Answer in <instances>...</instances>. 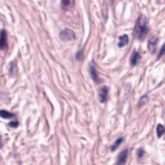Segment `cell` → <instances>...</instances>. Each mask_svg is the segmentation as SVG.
Segmentation results:
<instances>
[{
	"label": "cell",
	"instance_id": "cell-17",
	"mask_svg": "<svg viewBox=\"0 0 165 165\" xmlns=\"http://www.w3.org/2000/svg\"><path fill=\"white\" fill-rule=\"evenodd\" d=\"M9 126L12 128H17L19 126V123L18 121H12L9 123Z\"/></svg>",
	"mask_w": 165,
	"mask_h": 165
},
{
	"label": "cell",
	"instance_id": "cell-5",
	"mask_svg": "<svg viewBox=\"0 0 165 165\" xmlns=\"http://www.w3.org/2000/svg\"><path fill=\"white\" fill-rule=\"evenodd\" d=\"M158 42V37L156 36L151 37L148 41V49L151 54H154L156 50V46Z\"/></svg>",
	"mask_w": 165,
	"mask_h": 165
},
{
	"label": "cell",
	"instance_id": "cell-12",
	"mask_svg": "<svg viewBox=\"0 0 165 165\" xmlns=\"http://www.w3.org/2000/svg\"><path fill=\"white\" fill-rule=\"evenodd\" d=\"M123 137H120L118 138L117 139L114 143V144L112 145L111 147V150L112 151H114L117 149V148L120 146V145L123 143Z\"/></svg>",
	"mask_w": 165,
	"mask_h": 165
},
{
	"label": "cell",
	"instance_id": "cell-14",
	"mask_svg": "<svg viewBox=\"0 0 165 165\" xmlns=\"http://www.w3.org/2000/svg\"><path fill=\"white\" fill-rule=\"evenodd\" d=\"M148 101V96H143L139 101L138 102V107H143L144 106V105L146 104L147 102Z\"/></svg>",
	"mask_w": 165,
	"mask_h": 165
},
{
	"label": "cell",
	"instance_id": "cell-8",
	"mask_svg": "<svg viewBox=\"0 0 165 165\" xmlns=\"http://www.w3.org/2000/svg\"><path fill=\"white\" fill-rule=\"evenodd\" d=\"M90 74L92 78V80H93L96 83L100 82V79L99 77L97 72L94 66H91L90 67Z\"/></svg>",
	"mask_w": 165,
	"mask_h": 165
},
{
	"label": "cell",
	"instance_id": "cell-11",
	"mask_svg": "<svg viewBox=\"0 0 165 165\" xmlns=\"http://www.w3.org/2000/svg\"><path fill=\"white\" fill-rule=\"evenodd\" d=\"M1 117L3 119H6V120H9V119H11L12 117H14V114L10 113V112L6 111L4 110H2L1 111Z\"/></svg>",
	"mask_w": 165,
	"mask_h": 165
},
{
	"label": "cell",
	"instance_id": "cell-10",
	"mask_svg": "<svg viewBox=\"0 0 165 165\" xmlns=\"http://www.w3.org/2000/svg\"><path fill=\"white\" fill-rule=\"evenodd\" d=\"M140 59V54L137 51H134L130 58V63L132 66H136Z\"/></svg>",
	"mask_w": 165,
	"mask_h": 165
},
{
	"label": "cell",
	"instance_id": "cell-3",
	"mask_svg": "<svg viewBox=\"0 0 165 165\" xmlns=\"http://www.w3.org/2000/svg\"><path fill=\"white\" fill-rule=\"evenodd\" d=\"M128 155V149H126V150L121 151V152L118 155L116 164L117 165H124L127 161Z\"/></svg>",
	"mask_w": 165,
	"mask_h": 165
},
{
	"label": "cell",
	"instance_id": "cell-16",
	"mask_svg": "<svg viewBox=\"0 0 165 165\" xmlns=\"http://www.w3.org/2000/svg\"><path fill=\"white\" fill-rule=\"evenodd\" d=\"M144 154V151L143 150V148H139V149L138 150V151H137V155H138L139 158H141L143 156Z\"/></svg>",
	"mask_w": 165,
	"mask_h": 165
},
{
	"label": "cell",
	"instance_id": "cell-18",
	"mask_svg": "<svg viewBox=\"0 0 165 165\" xmlns=\"http://www.w3.org/2000/svg\"><path fill=\"white\" fill-rule=\"evenodd\" d=\"M82 52L81 51H80L79 52H77V55H76V58L78 59V60H80V59L82 58Z\"/></svg>",
	"mask_w": 165,
	"mask_h": 165
},
{
	"label": "cell",
	"instance_id": "cell-1",
	"mask_svg": "<svg viewBox=\"0 0 165 165\" xmlns=\"http://www.w3.org/2000/svg\"><path fill=\"white\" fill-rule=\"evenodd\" d=\"M148 32L147 18L144 15L138 18L134 29V37L139 40H143L147 36Z\"/></svg>",
	"mask_w": 165,
	"mask_h": 165
},
{
	"label": "cell",
	"instance_id": "cell-15",
	"mask_svg": "<svg viewBox=\"0 0 165 165\" xmlns=\"http://www.w3.org/2000/svg\"><path fill=\"white\" fill-rule=\"evenodd\" d=\"M165 54V43L163 45V47H161L160 52L159 54H158V56L157 57V60H159V59L164 55Z\"/></svg>",
	"mask_w": 165,
	"mask_h": 165
},
{
	"label": "cell",
	"instance_id": "cell-13",
	"mask_svg": "<svg viewBox=\"0 0 165 165\" xmlns=\"http://www.w3.org/2000/svg\"><path fill=\"white\" fill-rule=\"evenodd\" d=\"M164 133H165L164 127L161 124H158L157 127V134L158 137H161Z\"/></svg>",
	"mask_w": 165,
	"mask_h": 165
},
{
	"label": "cell",
	"instance_id": "cell-9",
	"mask_svg": "<svg viewBox=\"0 0 165 165\" xmlns=\"http://www.w3.org/2000/svg\"><path fill=\"white\" fill-rule=\"evenodd\" d=\"M119 39H120V42L118 43V47L120 48H123L125 46L127 45L129 41V39L127 35H123L120 36L119 37Z\"/></svg>",
	"mask_w": 165,
	"mask_h": 165
},
{
	"label": "cell",
	"instance_id": "cell-4",
	"mask_svg": "<svg viewBox=\"0 0 165 165\" xmlns=\"http://www.w3.org/2000/svg\"><path fill=\"white\" fill-rule=\"evenodd\" d=\"M108 89L107 87H103L99 90L98 97L99 100L102 103H105L108 100Z\"/></svg>",
	"mask_w": 165,
	"mask_h": 165
},
{
	"label": "cell",
	"instance_id": "cell-2",
	"mask_svg": "<svg viewBox=\"0 0 165 165\" xmlns=\"http://www.w3.org/2000/svg\"><path fill=\"white\" fill-rule=\"evenodd\" d=\"M59 38L63 42H69L75 39L76 35L73 30L66 29L59 33Z\"/></svg>",
	"mask_w": 165,
	"mask_h": 165
},
{
	"label": "cell",
	"instance_id": "cell-7",
	"mask_svg": "<svg viewBox=\"0 0 165 165\" xmlns=\"http://www.w3.org/2000/svg\"><path fill=\"white\" fill-rule=\"evenodd\" d=\"M7 47V38H6V32L4 30H2L1 33V41H0V47L3 50Z\"/></svg>",
	"mask_w": 165,
	"mask_h": 165
},
{
	"label": "cell",
	"instance_id": "cell-6",
	"mask_svg": "<svg viewBox=\"0 0 165 165\" xmlns=\"http://www.w3.org/2000/svg\"><path fill=\"white\" fill-rule=\"evenodd\" d=\"M75 0H61V7L63 10H68L74 7Z\"/></svg>",
	"mask_w": 165,
	"mask_h": 165
}]
</instances>
